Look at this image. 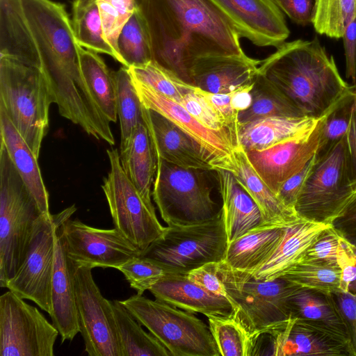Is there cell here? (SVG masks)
Segmentation results:
<instances>
[{
    "instance_id": "cell-35",
    "label": "cell",
    "mask_w": 356,
    "mask_h": 356,
    "mask_svg": "<svg viewBox=\"0 0 356 356\" xmlns=\"http://www.w3.org/2000/svg\"><path fill=\"white\" fill-rule=\"evenodd\" d=\"M122 356H172L150 332H146L120 300L111 301Z\"/></svg>"
},
{
    "instance_id": "cell-6",
    "label": "cell",
    "mask_w": 356,
    "mask_h": 356,
    "mask_svg": "<svg viewBox=\"0 0 356 356\" xmlns=\"http://www.w3.org/2000/svg\"><path fill=\"white\" fill-rule=\"evenodd\" d=\"M218 273L235 316L257 341L290 318L288 299L298 286L282 277L268 281L257 279L223 261L218 263Z\"/></svg>"
},
{
    "instance_id": "cell-12",
    "label": "cell",
    "mask_w": 356,
    "mask_h": 356,
    "mask_svg": "<svg viewBox=\"0 0 356 356\" xmlns=\"http://www.w3.org/2000/svg\"><path fill=\"white\" fill-rule=\"evenodd\" d=\"M72 204L56 214L42 213L38 218L26 257L15 276L6 284L23 299L34 302L51 312V285L56 240L58 227L76 211Z\"/></svg>"
},
{
    "instance_id": "cell-37",
    "label": "cell",
    "mask_w": 356,
    "mask_h": 356,
    "mask_svg": "<svg viewBox=\"0 0 356 356\" xmlns=\"http://www.w3.org/2000/svg\"><path fill=\"white\" fill-rule=\"evenodd\" d=\"M72 23L81 47L108 54L118 61L115 52L104 39L97 0H74Z\"/></svg>"
},
{
    "instance_id": "cell-54",
    "label": "cell",
    "mask_w": 356,
    "mask_h": 356,
    "mask_svg": "<svg viewBox=\"0 0 356 356\" xmlns=\"http://www.w3.org/2000/svg\"><path fill=\"white\" fill-rule=\"evenodd\" d=\"M332 225L345 239L356 247V198Z\"/></svg>"
},
{
    "instance_id": "cell-21",
    "label": "cell",
    "mask_w": 356,
    "mask_h": 356,
    "mask_svg": "<svg viewBox=\"0 0 356 356\" xmlns=\"http://www.w3.org/2000/svg\"><path fill=\"white\" fill-rule=\"evenodd\" d=\"M143 118L156 158L185 168L214 170L197 144L166 117L143 106Z\"/></svg>"
},
{
    "instance_id": "cell-50",
    "label": "cell",
    "mask_w": 356,
    "mask_h": 356,
    "mask_svg": "<svg viewBox=\"0 0 356 356\" xmlns=\"http://www.w3.org/2000/svg\"><path fill=\"white\" fill-rule=\"evenodd\" d=\"M332 296L348 327L351 356H356V295L339 291Z\"/></svg>"
},
{
    "instance_id": "cell-13",
    "label": "cell",
    "mask_w": 356,
    "mask_h": 356,
    "mask_svg": "<svg viewBox=\"0 0 356 356\" xmlns=\"http://www.w3.org/2000/svg\"><path fill=\"white\" fill-rule=\"evenodd\" d=\"M58 334L37 307L10 290L1 296V356H54Z\"/></svg>"
},
{
    "instance_id": "cell-36",
    "label": "cell",
    "mask_w": 356,
    "mask_h": 356,
    "mask_svg": "<svg viewBox=\"0 0 356 356\" xmlns=\"http://www.w3.org/2000/svg\"><path fill=\"white\" fill-rule=\"evenodd\" d=\"M207 317L221 356L259 355V341L250 334L234 313L229 316L210 315Z\"/></svg>"
},
{
    "instance_id": "cell-26",
    "label": "cell",
    "mask_w": 356,
    "mask_h": 356,
    "mask_svg": "<svg viewBox=\"0 0 356 356\" xmlns=\"http://www.w3.org/2000/svg\"><path fill=\"white\" fill-rule=\"evenodd\" d=\"M330 225L300 218L286 227L273 254L252 274L257 279L266 281L280 277L302 258L321 233Z\"/></svg>"
},
{
    "instance_id": "cell-2",
    "label": "cell",
    "mask_w": 356,
    "mask_h": 356,
    "mask_svg": "<svg viewBox=\"0 0 356 356\" xmlns=\"http://www.w3.org/2000/svg\"><path fill=\"white\" fill-rule=\"evenodd\" d=\"M258 72L280 88L305 117L314 120L323 118L351 87L316 37L284 42L261 60Z\"/></svg>"
},
{
    "instance_id": "cell-14",
    "label": "cell",
    "mask_w": 356,
    "mask_h": 356,
    "mask_svg": "<svg viewBox=\"0 0 356 356\" xmlns=\"http://www.w3.org/2000/svg\"><path fill=\"white\" fill-rule=\"evenodd\" d=\"M74 292L85 351L89 356H122L111 301L102 296L91 268L76 265Z\"/></svg>"
},
{
    "instance_id": "cell-4",
    "label": "cell",
    "mask_w": 356,
    "mask_h": 356,
    "mask_svg": "<svg viewBox=\"0 0 356 356\" xmlns=\"http://www.w3.org/2000/svg\"><path fill=\"white\" fill-rule=\"evenodd\" d=\"M37 202L0 145V286L16 274L28 252L37 221Z\"/></svg>"
},
{
    "instance_id": "cell-46",
    "label": "cell",
    "mask_w": 356,
    "mask_h": 356,
    "mask_svg": "<svg viewBox=\"0 0 356 356\" xmlns=\"http://www.w3.org/2000/svg\"><path fill=\"white\" fill-rule=\"evenodd\" d=\"M118 270L122 273L130 286L140 295H143L147 290L149 291L163 278L176 274L140 255L127 261Z\"/></svg>"
},
{
    "instance_id": "cell-11",
    "label": "cell",
    "mask_w": 356,
    "mask_h": 356,
    "mask_svg": "<svg viewBox=\"0 0 356 356\" xmlns=\"http://www.w3.org/2000/svg\"><path fill=\"white\" fill-rule=\"evenodd\" d=\"M107 155L110 170L102 188L114 227L142 252L163 235L166 227L159 221L153 204L143 199L126 175L118 150L108 149Z\"/></svg>"
},
{
    "instance_id": "cell-16",
    "label": "cell",
    "mask_w": 356,
    "mask_h": 356,
    "mask_svg": "<svg viewBox=\"0 0 356 356\" xmlns=\"http://www.w3.org/2000/svg\"><path fill=\"white\" fill-rule=\"evenodd\" d=\"M132 81L143 106L166 117L195 142L214 170H225L233 174L236 172L235 147L230 139L201 124L178 102Z\"/></svg>"
},
{
    "instance_id": "cell-56",
    "label": "cell",
    "mask_w": 356,
    "mask_h": 356,
    "mask_svg": "<svg viewBox=\"0 0 356 356\" xmlns=\"http://www.w3.org/2000/svg\"><path fill=\"white\" fill-rule=\"evenodd\" d=\"M253 83L231 92V104L233 108L238 113L247 109L250 106Z\"/></svg>"
},
{
    "instance_id": "cell-9",
    "label": "cell",
    "mask_w": 356,
    "mask_h": 356,
    "mask_svg": "<svg viewBox=\"0 0 356 356\" xmlns=\"http://www.w3.org/2000/svg\"><path fill=\"white\" fill-rule=\"evenodd\" d=\"M172 356H220L208 326L193 313L143 295L120 300Z\"/></svg>"
},
{
    "instance_id": "cell-29",
    "label": "cell",
    "mask_w": 356,
    "mask_h": 356,
    "mask_svg": "<svg viewBox=\"0 0 356 356\" xmlns=\"http://www.w3.org/2000/svg\"><path fill=\"white\" fill-rule=\"evenodd\" d=\"M0 132L1 141L5 145L13 163L35 200L40 211L44 214L51 213L49 194L42 177L38 159L1 108Z\"/></svg>"
},
{
    "instance_id": "cell-44",
    "label": "cell",
    "mask_w": 356,
    "mask_h": 356,
    "mask_svg": "<svg viewBox=\"0 0 356 356\" xmlns=\"http://www.w3.org/2000/svg\"><path fill=\"white\" fill-rule=\"evenodd\" d=\"M127 69L132 79L178 103L194 87L154 60Z\"/></svg>"
},
{
    "instance_id": "cell-57",
    "label": "cell",
    "mask_w": 356,
    "mask_h": 356,
    "mask_svg": "<svg viewBox=\"0 0 356 356\" xmlns=\"http://www.w3.org/2000/svg\"><path fill=\"white\" fill-rule=\"evenodd\" d=\"M345 138L349 158L356 177V99L353 106L350 123Z\"/></svg>"
},
{
    "instance_id": "cell-23",
    "label": "cell",
    "mask_w": 356,
    "mask_h": 356,
    "mask_svg": "<svg viewBox=\"0 0 356 356\" xmlns=\"http://www.w3.org/2000/svg\"><path fill=\"white\" fill-rule=\"evenodd\" d=\"M149 291L156 300L191 313L206 316H229L234 311L228 299L211 294L188 280L186 275L168 276Z\"/></svg>"
},
{
    "instance_id": "cell-49",
    "label": "cell",
    "mask_w": 356,
    "mask_h": 356,
    "mask_svg": "<svg viewBox=\"0 0 356 356\" xmlns=\"http://www.w3.org/2000/svg\"><path fill=\"white\" fill-rule=\"evenodd\" d=\"M218 263L205 264L189 271L186 276L211 294L227 299L224 285L219 276Z\"/></svg>"
},
{
    "instance_id": "cell-47",
    "label": "cell",
    "mask_w": 356,
    "mask_h": 356,
    "mask_svg": "<svg viewBox=\"0 0 356 356\" xmlns=\"http://www.w3.org/2000/svg\"><path fill=\"white\" fill-rule=\"evenodd\" d=\"M339 238L340 234L331 225L321 233L300 260L339 267L337 254Z\"/></svg>"
},
{
    "instance_id": "cell-55",
    "label": "cell",
    "mask_w": 356,
    "mask_h": 356,
    "mask_svg": "<svg viewBox=\"0 0 356 356\" xmlns=\"http://www.w3.org/2000/svg\"><path fill=\"white\" fill-rule=\"evenodd\" d=\"M205 91V90H204ZM206 95L211 102L221 112L230 122H238V113L236 111L231 104L232 93H213L205 91Z\"/></svg>"
},
{
    "instance_id": "cell-20",
    "label": "cell",
    "mask_w": 356,
    "mask_h": 356,
    "mask_svg": "<svg viewBox=\"0 0 356 356\" xmlns=\"http://www.w3.org/2000/svg\"><path fill=\"white\" fill-rule=\"evenodd\" d=\"M261 62L245 53L202 57L191 68V83L207 92L229 93L252 83Z\"/></svg>"
},
{
    "instance_id": "cell-17",
    "label": "cell",
    "mask_w": 356,
    "mask_h": 356,
    "mask_svg": "<svg viewBox=\"0 0 356 356\" xmlns=\"http://www.w3.org/2000/svg\"><path fill=\"white\" fill-rule=\"evenodd\" d=\"M323 124V117L303 134L261 150L245 151L256 172L276 196L282 185L314 157Z\"/></svg>"
},
{
    "instance_id": "cell-32",
    "label": "cell",
    "mask_w": 356,
    "mask_h": 356,
    "mask_svg": "<svg viewBox=\"0 0 356 356\" xmlns=\"http://www.w3.org/2000/svg\"><path fill=\"white\" fill-rule=\"evenodd\" d=\"M288 302L291 317L334 330L349 339L347 325L332 293L298 286Z\"/></svg>"
},
{
    "instance_id": "cell-28",
    "label": "cell",
    "mask_w": 356,
    "mask_h": 356,
    "mask_svg": "<svg viewBox=\"0 0 356 356\" xmlns=\"http://www.w3.org/2000/svg\"><path fill=\"white\" fill-rule=\"evenodd\" d=\"M120 159L124 172L141 196L152 204L151 188L156 172L157 159L145 123L138 124L130 136L120 143Z\"/></svg>"
},
{
    "instance_id": "cell-51",
    "label": "cell",
    "mask_w": 356,
    "mask_h": 356,
    "mask_svg": "<svg viewBox=\"0 0 356 356\" xmlns=\"http://www.w3.org/2000/svg\"><path fill=\"white\" fill-rule=\"evenodd\" d=\"M314 163V156L300 171L282 185L277 197L286 207L295 211L296 201Z\"/></svg>"
},
{
    "instance_id": "cell-15",
    "label": "cell",
    "mask_w": 356,
    "mask_h": 356,
    "mask_svg": "<svg viewBox=\"0 0 356 356\" xmlns=\"http://www.w3.org/2000/svg\"><path fill=\"white\" fill-rule=\"evenodd\" d=\"M59 235L67 257L79 266L118 269L141 254L117 229H99L79 219L65 220Z\"/></svg>"
},
{
    "instance_id": "cell-18",
    "label": "cell",
    "mask_w": 356,
    "mask_h": 356,
    "mask_svg": "<svg viewBox=\"0 0 356 356\" xmlns=\"http://www.w3.org/2000/svg\"><path fill=\"white\" fill-rule=\"evenodd\" d=\"M227 17L238 35L259 47H277L290 31L274 0H211Z\"/></svg>"
},
{
    "instance_id": "cell-45",
    "label": "cell",
    "mask_w": 356,
    "mask_h": 356,
    "mask_svg": "<svg viewBox=\"0 0 356 356\" xmlns=\"http://www.w3.org/2000/svg\"><path fill=\"white\" fill-rule=\"evenodd\" d=\"M97 3L104 39L115 52L118 62L123 65V60L118 51V40L138 3L136 0H97Z\"/></svg>"
},
{
    "instance_id": "cell-41",
    "label": "cell",
    "mask_w": 356,
    "mask_h": 356,
    "mask_svg": "<svg viewBox=\"0 0 356 356\" xmlns=\"http://www.w3.org/2000/svg\"><path fill=\"white\" fill-rule=\"evenodd\" d=\"M355 99L356 84L351 86L323 116L319 144L314 154L315 159L323 156L346 136Z\"/></svg>"
},
{
    "instance_id": "cell-48",
    "label": "cell",
    "mask_w": 356,
    "mask_h": 356,
    "mask_svg": "<svg viewBox=\"0 0 356 356\" xmlns=\"http://www.w3.org/2000/svg\"><path fill=\"white\" fill-rule=\"evenodd\" d=\"M337 264L341 272L340 291L356 295V247L341 234Z\"/></svg>"
},
{
    "instance_id": "cell-31",
    "label": "cell",
    "mask_w": 356,
    "mask_h": 356,
    "mask_svg": "<svg viewBox=\"0 0 356 356\" xmlns=\"http://www.w3.org/2000/svg\"><path fill=\"white\" fill-rule=\"evenodd\" d=\"M235 156L236 170L234 175L259 207L265 222L289 226L300 218L294 210L286 207L264 183L241 146L235 150Z\"/></svg>"
},
{
    "instance_id": "cell-39",
    "label": "cell",
    "mask_w": 356,
    "mask_h": 356,
    "mask_svg": "<svg viewBox=\"0 0 356 356\" xmlns=\"http://www.w3.org/2000/svg\"><path fill=\"white\" fill-rule=\"evenodd\" d=\"M112 72L116 90L117 113L120 124V143H122L138 124L145 123L143 104L127 67L122 66Z\"/></svg>"
},
{
    "instance_id": "cell-25",
    "label": "cell",
    "mask_w": 356,
    "mask_h": 356,
    "mask_svg": "<svg viewBox=\"0 0 356 356\" xmlns=\"http://www.w3.org/2000/svg\"><path fill=\"white\" fill-rule=\"evenodd\" d=\"M0 54L41 70L40 51L22 0H0Z\"/></svg>"
},
{
    "instance_id": "cell-22",
    "label": "cell",
    "mask_w": 356,
    "mask_h": 356,
    "mask_svg": "<svg viewBox=\"0 0 356 356\" xmlns=\"http://www.w3.org/2000/svg\"><path fill=\"white\" fill-rule=\"evenodd\" d=\"M59 227L56 240L51 285V312L49 316L63 343L73 340L79 332V328L74 292L76 265L65 251L59 235Z\"/></svg>"
},
{
    "instance_id": "cell-42",
    "label": "cell",
    "mask_w": 356,
    "mask_h": 356,
    "mask_svg": "<svg viewBox=\"0 0 356 356\" xmlns=\"http://www.w3.org/2000/svg\"><path fill=\"white\" fill-rule=\"evenodd\" d=\"M356 19V0H316L312 24L320 35L341 38Z\"/></svg>"
},
{
    "instance_id": "cell-40",
    "label": "cell",
    "mask_w": 356,
    "mask_h": 356,
    "mask_svg": "<svg viewBox=\"0 0 356 356\" xmlns=\"http://www.w3.org/2000/svg\"><path fill=\"white\" fill-rule=\"evenodd\" d=\"M201 124L220 133L233 143L235 150L240 147L238 138V124L233 123L211 102L205 91L194 86L179 103Z\"/></svg>"
},
{
    "instance_id": "cell-1",
    "label": "cell",
    "mask_w": 356,
    "mask_h": 356,
    "mask_svg": "<svg viewBox=\"0 0 356 356\" xmlns=\"http://www.w3.org/2000/svg\"><path fill=\"white\" fill-rule=\"evenodd\" d=\"M138 5L153 60L188 83L197 59L244 53L234 27L211 0H140Z\"/></svg>"
},
{
    "instance_id": "cell-7",
    "label": "cell",
    "mask_w": 356,
    "mask_h": 356,
    "mask_svg": "<svg viewBox=\"0 0 356 356\" xmlns=\"http://www.w3.org/2000/svg\"><path fill=\"white\" fill-rule=\"evenodd\" d=\"M355 198L356 177L343 137L323 156L314 158L295 211L301 218L332 225Z\"/></svg>"
},
{
    "instance_id": "cell-33",
    "label": "cell",
    "mask_w": 356,
    "mask_h": 356,
    "mask_svg": "<svg viewBox=\"0 0 356 356\" xmlns=\"http://www.w3.org/2000/svg\"><path fill=\"white\" fill-rule=\"evenodd\" d=\"M81 74L99 110L110 122H117L116 90L113 72L98 53L79 45Z\"/></svg>"
},
{
    "instance_id": "cell-30",
    "label": "cell",
    "mask_w": 356,
    "mask_h": 356,
    "mask_svg": "<svg viewBox=\"0 0 356 356\" xmlns=\"http://www.w3.org/2000/svg\"><path fill=\"white\" fill-rule=\"evenodd\" d=\"M318 120L269 116L238 124V138L245 151L261 150L312 129Z\"/></svg>"
},
{
    "instance_id": "cell-52",
    "label": "cell",
    "mask_w": 356,
    "mask_h": 356,
    "mask_svg": "<svg viewBox=\"0 0 356 356\" xmlns=\"http://www.w3.org/2000/svg\"><path fill=\"white\" fill-rule=\"evenodd\" d=\"M279 8L294 23L312 24L316 0H274Z\"/></svg>"
},
{
    "instance_id": "cell-38",
    "label": "cell",
    "mask_w": 356,
    "mask_h": 356,
    "mask_svg": "<svg viewBox=\"0 0 356 356\" xmlns=\"http://www.w3.org/2000/svg\"><path fill=\"white\" fill-rule=\"evenodd\" d=\"M118 47L126 67L153 60L148 30L138 5L119 35Z\"/></svg>"
},
{
    "instance_id": "cell-24",
    "label": "cell",
    "mask_w": 356,
    "mask_h": 356,
    "mask_svg": "<svg viewBox=\"0 0 356 356\" xmlns=\"http://www.w3.org/2000/svg\"><path fill=\"white\" fill-rule=\"evenodd\" d=\"M222 197V215L229 243L265 222L255 201L238 182L234 174L216 170Z\"/></svg>"
},
{
    "instance_id": "cell-34",
    "label": "cell",
    "mask_w": 356,
    "mask_h": 356,
    "mask_svg": "<svg viewBox=\"0 0 356 356\" xmlns=\"http://www.w3.org/2000/svg\"><path fill=\"white\" fill-rule=\"evenodd\" d=\"M269 116L305 117L287 96L264 75L257 73L250 106L238 115V124Z\"/></svg>"
},
{
    "instance_id": "cell-8",
    "label": "cell",
    "mask_w": 356,
    "mask_h": 356,
    "mask_svg": "<svg viewBox=\"0 0 356 356\" xmlns=\"http://www.w3.org/2000/svg\"><path fill=\"white\" fill-rule=\"evenodd\" d=\"M152 196L168 226H188L210 221L221 212L211 197L210 170L185 168L156 158Z\"/></svg>"
},
{
    "instance_id": "cell-10",
    "label": "cell",
    "mask_w": 356,
    "mask_h": 356,
    "mask_svg": "<svg viewBox=\"0 0 356 356\" xmlns=\"http://www.w3.org/2000/svg\"><path fill=\"white\" fill-rule=\"evenodd\" d=\"M229 242L220 213L214 219L188 226H167L163 235L140 256L179 275L210 262H221Z\"/></svg>"
},
{
    "instance_id": "cell-5",
    "label": "cell",
    "mask_w": 356,
    "mask_h": 356,
    "mask_svg": "<svg viewBox=\"0 0 356 356\" xmlns=\"http://www.w3.org/2000/svg\"><path fill=\"white\" fill-rule=\"evenodd\" d=\"M54 103L42 71L0 54V108L38 159Z\"/></svg>"
},
{
    "instance_id": "cell-27",
    "label": "cell",
    "mask_w": 356,
    "mask_h": 356,
    "mask_svg": "<svg viewBox=\"0 0 356 356\" xmlns=\"http://www.w3.org/2000/svg\"><path fill=\"white\" fill-rule=\"evenodd\" d=\"M288 226L264 223L228 245L223 261L233 269L253 273L273 254Z\"/></svg>"
},
{
    "instance_id": "cell-19",
    "label": "cell",
    "mask_w": 356,
    "mask_h": 356,
    "mask_svg": "<svg viewBox=\"0 0 356 356\" xmlns=\"http://www.w3.org/2000/svg\"><path fill=\"white\" fill-rule=\"evenodd\" d=\"M268 335L272 355H351L347 337L296 318L290 317L285 325Z\"/></svg>"
},
{
    "instance_id": "cell-53",
    "label": "cell",
    "mask_w": 356,
    "mask_h": 356,
    "mask_svg": "<svg viewBox=\"0 0 356 356\" xmlns=\"http://www.w3.org/2000/svg\"><path fill=\"white\" fill-rule=\"evenodd\" d=\"M346 58V76L356 82V19L346 29L342 36Z\"/></svg>"
},
{
    "instance_id": "cell-43",
    "label": "cell",
    "mask_w": 356,
    "mask_h": 356,
    "mask_svg": "<svg viewBox=\"0 0 356 356\" xmlns=\"http://www.w3.org/2000/svg\"><path fill=\"white\" fill-rule=\"evenodd\" d=\"M339 267L300 260L281 276L293 284L326 293L340 291Z\"/></svg>"
},
{
    "instance_id": "cell-3",
    "label": "cell",
    "mask_w": 356,
    "mask_h": 356,
    "mask_svg": "<svg viewBox=\"0 0 356 356\" xmlns=\"http://www.w3.org/2000/svg\"><path fill=\"white\" fill-rule=\"evenodd\" d=\"M22 3L50 89L72 94L88 88L79 66V44L65 5L51 0H22Z\"/></svg>"
}]
</instances>
